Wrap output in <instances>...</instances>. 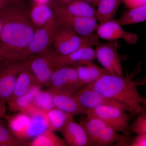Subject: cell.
I'll use <instances>...</instances> for the list:
<instances>
[{
    "mask_svg": "<svg viewBox=\"0 0 146 146\" xmlns=\"http://www.w3.org/2000/svg\"><path fill=\"white\" fill-rule=\"evenodd\" d=\"M3 29L0 42L7 48L11 61L24 60V56L31 41L35 28L29 16L25 3L7 5L0 8Z\"/></svg>",
    "mask_w": 146,
    "mask_h": 146,
    "instance_id": "6da1fadb",
    "label": "cell"
},
{
    "mask_svg": "<svg viewBox=\"0 0 146 146\" xmlns=\"http://www.w3.org/2000/svg\"><path fill=\"white\" fill-rule=\"evenodd\" d=\"M136 72L127 74L125 76L107 73L85 87L124 105L131 113L138 115L144 110L142 107L143 97L139 94L137 87L143 82L133 80Z\"/></svg>",
    "mask_w": 146,
    "mask_h": 146,
    "instance_id": "7a4b0ae2",
    "label": "cell"
},
{
    "mask_svg": "<svg viewBox=\"0 0 146 146\" xmlns=\"http://www.w3.org/2000/svg\"><path fill=\"white\" fill-rule=\"evenodd\" d=\"M80 121L85 129L92 146H104L113 144H129L128 136L120 134L99 118L89 115Z\"/></svg>",
    "mask_w": 146,
    "mask_h": 146,
    "instance_id": "3957f363",
    "label": "cell"
},
{
    "mask_svg": "<svg viewBox=\"0 0 146 146\" xmlns=\"http://www.w3.org/2000/svg\"><path fill=\"white\" fill-rule=\"evenodd\" d=\"M100 43L99 37L95 33L87 36H81L70 27L59 23L52 47L58 54L65 55L82 47L96 46Z\"/></svg>",
    "mask_w": 146,
    "mask_h": 146,
    "instance_id": "277c9868",
    "label": "cell"
},
{
    "mask_svg": "<svg viewBox=\"0 0 146 146\" xmlns=\"http://www.w3.org/2000/svg\"><path fill=\"white\" fill-rule=\"evenodd\" d=\"M126 112L120 108L104 105L87 110L85 115L99 118L116 131L128 136L130 118Z\"/></svg>",
    "mask_w": 146,
    "mask_h": 146,
    "instance_id": "5b68a950",
    "label": "cell"
},
{
    "mask_svg": "<svg viewBox=\"0 0 146 146\" xmlns=\"http://www.w3.org/2000/svg\"><path fill=\"white\" fill-rule=\"evenodd\" d=\"M57 54L52 46L44 53L31 56L26 59L36 83L41 86H49L51 76L56 68L55 59Z\"/></svg>",
    "mask_w": 146,
    "mask_h": 146,
    "instance_id": "8992f818",
    "label": "cell"
},
{
    "mask_svg": "<svg viewBox=\"0 0 146 146\" xmlns=\"http://www.w3.org/2000/svg\"><path fill=\"white\" fill-rule=\"evenodd\" d=\"M59 26L55 17L45 25L36 29L25 53L24 60L31 56L42 54L49 50L52 47Z\"/></svg>",
    "mask_w": 146,
    "mask_h": 146,
    "instance_id": "52a82bcc",
    "label": "cell"
},
{
    "mask_svg": "<svg viewBox=\"0 0 146 146\" xmlns=\"http://www.w3.org/2000/svg\"><path fill=\"white\" fill-rule=\"evenodd\" d=\"M50 6L59 23L70 27L80 36H87L96 31L99 25L96 18H82L72 15L61 8L54 0Z\"/></svg>",
    "mask_w": 146,
    "mask_h": 146,
    "instance_id": "ba28073f",
    "label": "cell"
},
{
    "mask_svg": "<svg viewBox=\"0 0 146 146\" xmlns=\"http://www.w3.org/2000/svg\"><path fill=\"white\" fill-rule=\"evenodd\" d=\"M48 86L52 92L76 94L81 87L75 67L66 66L56 68L51 76Z\"/></svg>",
    "mask_w": 146,
    "mask_h": 146,
    "instance_id": "9c48e42d",
    "label": "cell"
},
{
    "mask_svg": "<svg viewBox=\"0 0 146 146\" xmlns=\"http://www.w3.org/2000/svg\"><path fill=\"white\" fill-rule=\"evenodd\" d=\"M118 40L100 43L95 49L96 59L110 74L123 76L121 58L118 53Z\"/></svg>",
    "mask_w": 146,
    "mask_h": 146,
    "instance_id": "30bf717a",
    "label": "cell"
},
{
    "mask_svg": "<svg viewBox=\"0 0 146 146\" xmlns=\"http://www.w3.org/2000/svg\"><path fill=\"white\" fill-rule=\"evenodd\" d=\"M25 60H6L0 63V100L5 102L10 99L15 89L17 78Z\"/></svg>",
    "mask_w": 146,
    "mask_h": 146,
    "instance_id": "8fae6325",
    "label": "cell"
},
{
    "mask_svg": "<svg viewBox=\"0 0 146 146\" xmlns=\"http://www.w3.org/2000/svg\"><path fill=\"white\" fill-rule=\"evenodd\" d=\"M74 96L84 110L85 115L87 110L104 105L116 106L127 112H131L130 110L124 105L106 98L97 91L87 87H84L80 90L74 94Z\"/></svg>",
    "mask_w": 146,
    "mask_h": 146,
    "instance_id": "7c38bea8",
    "label": "cell"
},
{
    "mask_svg": "<svg viewBox=\"0 0 146 146\" xmlns=\"http://www.w3.org/2000/svg\"><path fill=\"white\" fill-rule=\"evenodd\" d=\"M96 31L99 38L107 41L123 39L127 44L133 45L138 40L137 34L126 31L115 18L99 23Z\"/></svg>",
    "mask_w": 146,
    "mask_h": 146,
    "instance_id": "4fadbf2b",
    "label": "cell"
},
{
    "mask_svg": "<svg viewBox=\"0 0 146 146\" xmlns=\"http://www.w3.org/2000/svg\"><path fill=\"white\" fill-rule=\"evenodd\" d=\"M95 50L92 47H84L69 54H57L55 59L56 68L61 66H75L93 63L96 60Z\"/></svg>",
    "mask_w": 146,
    "mask_h": 146,
    "instance_id": "5bb4252c",
    "label": "cell"
},
{
    "mask_svg": "<svg viewBox=\"0 0 146 146\" xmlns=\"http://www.w3.org/2000/svg\"><path fill=\"white\" fill-rule=\"evenodd\" d=\"M61 132L67 146H92L84 128L80 123L76 122L73 118L67 123Z\"/></svg>",
    "mask_w": 146,
    "mask_h": 146,
    "instance_id": "9a60e30c",
    "label": "cell"
},
{
    "mask_svg": "<svg viewBox=\"0 0 146 146\" xmlns=\"http://www.w3.org/2000/svg\"><path fill=\"white\" fill-rule=\"evenodd\" d=\"M7 127L14 136L22 141H27L28 132L31 123L30 115L25 112H19L15 115L7 116Z\"/></svg>",
    "mask_w": 146,
    "mask_h": 146,
    "instance_id": "2e32d148",
    "label": "cell"
},
{
    "mask_svg": "<svg viewBox=\"0 0 146 146\" xmlns=\"http://www.w3.org/2000/svg\"><path fill=\"white\" fill-rule=\"evenodd\" d=\"M74 67L77 72L81 89L94 83L102 76L108 73L104 68L98 66L94 62Z\"/></svg>",
    "mask_w": 146,
    "mask_h": 146,
    "instance_id": "e0dca14e",
    "label": "cell"
},
{
    "mask_svg": "<svg viewBox=\"0 0 146 146\" xmlns=\"http://www.w3.org/2000/svg\"><path fill=\"white\" fill-rule=\"evenodd\" d=\"M23 112L30 116L31 123L28 132V139H33L39 134L49 129L46 112L31 106Z\"/></svg>",
    "mask_w": 146,
    "mask_h": 146,
    "instance_id": "ac0fdd59",
    "label": "cell"
},
{
    "mask_svg": "<svg viewBox=\"0 0 146 146\" xmlns=\"http://www.w3.org/2000/svg\"><path fill=\"white\" fill-rule=\"evenodd\" d=\"M52 92L55 108L73 116L85 114L84 110L77 101L74 95L64 92Z\"/></svg>",
    "mask_w": 146,
    "mask_h": 146,
    "instance_id": "d6986e66",
    "label": "cell"
},
{
    "mask_svg": "<svg viewBox=\"0 0 146 146\" xmlns=\"http://www.w3.org/2000/svg\"><path fill=\"white\" fill-rule=\"evenodd\" d=\"M29 16L35 30L54 19V12L48 5L32 4L29 9Z\"/></svg>",
    "mask_w": 146,
    "mask_h": 146,
    "instance_id": "ffe728a7",
    "label": "cell"
},
{
    "mask_svg": "<svg viewBox=\"0 0 146 146\" xmlns=\"http://www.w3.org/2000/svg\"><path fill=\"white\" fill-rule=\"evenodd\" d=\"M55 1L65 11L74 16L97 19L96 9L84 0H72L66 3H62Z\"/></svg>",
    "mask_w": 146,
    "mask_h": 146,
    "instance_id": "44dd1931",
    "label": "cell"
},
{
    "mask_svg": "<svg viewBox=\"0 0 146 146\" xmlns=\"http://www.w3.org/2000/svg\"><path fill=\"white\" fill-rule=\"evenodd\" d=\"M36 83L35 78L29 68L26 60H25L23 66L16 80L13 95L8 101L23 96Z\"/></svg>",
    "mask_w": 146,
    "mask_h": 146,
    "instance_id": "7402d4cb",
    "label": "cell"
},
{
    "mask_svg": "<svg viewBox=\"0 0 146 146\" xmlns=\"http://www.w3.org/2000/svg\"><path fill=\"white\" fill-rule=\"evenodd\" d=\"M41 85L35 84L23 96L7 102L11 110L14 112H24L32 104L35 96L41 90Z\"/></svg>",
    "mask_w": 146,
    "mask_h": 146,
    "instance_id": "603a6c76",
    "label": "cell"
},
{
    "mask_svg": "<svg viewBox=\"0 0 146 146\" xmlns=\"http://www.w3.org/2000/svg\"><path fill=\"white\" fill-rule=\"evenodd\" d=\"M122 0H100L97 6L96 17L100 23L114 19Z\"/></svg>",
    "mask_w": 146,
    "mask_h": 146,
    "instance_id": "cb8c5ba5",
    "label": "cell"
},
{
    "mask_svg": "<svg viewBox=\"0 0 146 146\" xmlns=\"http://www.w3.org/2000/svg\"><path fill=\"white\" fill-rule=\"evenodd\" d=\"M49 129L52 131H61L67 123L73 117L72 115L54 108L46 112Z\"/></svg>",
    "mask_w": 146,
    "mask_h": 146,
    "instance_id": "d4e9b609",
    "label": "cell"
},
{
    "mask_svg": "<svg viewBox=\"0 0 146 146\" xmlns=\"http://www.w3.org/2000/svg\"><path fill=\"white\" fill-rule=\"evenodd\" d=\"M118 22L122 26L142 23L146 21V5L128 9L122 13Z\"/></svg>",
    "mask_w": 146,
    "mask_h": 146,
    "instance_id": "484cf974",
    "label": "cell"
},
{
    "mask_svg": "<svg viewBox=\"0 0 146 146\" xmlns=\"http://www.w3.org/2000/svg\"><path fill=\"white\" fill-rule=\"evenodd\" d=\"M27 145L29 146H66L64 139H61L48 129L28 142Z\"/></svg>",
    "mask_w": 146,
    "mask_h": 146,
    "instance_id": "4316f807",
    "label": "cell"
},
{
    "mask_svg": "<svg viewBox=\"0 0 146 146\" xmlns=\"http://www.w3.org/2000/svg\"><path fill=\"white\" fill-rule=\"evenodd\" d=\"M32 105L36 109L45 112L54 108L52 92L50 90H41L35 96Z\"/></svg>",
    "mask_w": 146,
    "mask_h": 146,
    "instance_id": "83f0119b",
    "label": "cell"
},
{
    "mask_svg": "<svg viewBox=\"0 0 146 146\" xmlns=\"http://www.w3.org/2000/svg\"><path fill=\"white\" fill-rule=\"evenodd\" d=\"M28 143L16 138L0 119V146L27 145Z\"/></svg>",
    "mask_w": 146,
    "mask_h": 146,
    "instance_id": "f1b7e54d",
    "label": "cell"
},
{
    "mask_svg": "<svg viewBox=\"0 0 146 146\" xmlns=\"http://www.w3.org/2000/svg\"><path fill=\"white\" fill-rule=\"evenodd\" d=\"M138 115L131 126V130L137 135H146V111Z\"/></svg>",
    "mask_w": 146,
    "mask_h": 146,
    "instance_id": "f546056e",
    "label": "cell"
},
{
    "mask_svg": "<svg viewBox=\"0 0 146 146\" xmlns=\"http://www.w3.org/2000/svg\"><path fill=\"white\" fill-rule=\"evenodd\" d=\"M122 1L123 4L128 9L146 5V0H122Z\"/></svg>",
    "mask_w": 146,
    "mask_h": 146,
    "instance_id": "4dcf8cb0",
    "label": "cell"
},
{
    "mask_svg": "<svg viewBox=\"0 0 146 146\" xmlns=\"http://www.w3.org/2000/svg\"><path fill=\"white\" fill-rule=\"evenodd\" d=\"M129 145L132 146H146V135H137L132 140H131Z\"/></svg>",
    "mask_w": 146,
    "mask_h": 146,
    "instance_id": "1f68e13d",
    "label": "cell"
},
{
    "mask_svg": "<svg viewBox=\"0 0 146 146\" xmlns=\"http://www.w3.org/2000/svg\"><path fill=\"white\" fill-rule=\"evenodd\" d=\"M6 60L11 61L9 52L5 46L0 42V63Z\"/></svg>",
    "mask_w": 146,
    "mask_h": 146,
    "instance_id": "d6a6232c",
    "label": "cell"
},
{
    "mask_svg": "<svg viewBox=\"0 0 146 146\" xmlns=\"http://www.w3.org/2000/svg\"><path fill=\"white\" fill-rule=\"evenodd\" d=\"M6 103L0 100V119L5 117L6 112Z\"/></svg>",
    "mask_w": 146,
    "mask_h": 146,
    "instance_id": "836d02e7",
    "label": "cell"
},
{
    "mask_svg": "<svg viewBox=\"0 0 146 146\" xmlns=\"http://www.w3.org/2000/svg\"><path fill=\"white\" fill-rule=\"evenodd\" d=\"M53 0H31L32 4H46L50 5Z\"/></svg>",
    "mask_w": 146,
    "mask_h": 146,
    "instance_id": "e575fe53",
    "label": "cell"
},
{
    "mask_svg": "<svg viewBox=\"0 0 146 146\" xmlns=\"http://www.w3.org/2000/svg\"><path fill=\"white\" fill-rule=\"evenodd\" d=\"M25 0H6L7 5H17L23 3Z\"/></svg>",
    "mask_w": 146,
    "mask_h": 146,
    "instance_id": "d590c367",
    "label": "cell"
},
{
    "mask_svg": "<svg viewBox=\"0 0 146 146\" xmlns=\"http://www.w3.org/2000/svg\"><path fill=\"white\" fill-rule=\"evenodd\" d=\"M91 5L94 7H97L100 0H84Z\"/></svg>",
    "mask_w": 146,
    "mask_h": 146,
    "instance_id": "8d00e7d4",
    "label": "cell"
},
{
    "mask_svg": "<svg viewBox=\"0 0 146 146\" xmlns=\"http://www.w3.org/2000/svg\"><path fill=\"white\" fill-rule=\"evenodd\" d=\"M7 5L6 0H0V8Z\"/></svg>",
    "mask_w": 146,
    "mask_h": 146,
    "instance_id": "74e56055",
    "label": "cell"
},
{
    "mask_svg": "<svg viewBox=\"0 0 146 146\" xmlns=\"http://www.w3.org/2000/svg\"><path fill=\"white\" fill-rule=\"evenodd\" d=\"M55 1L62 3H66L70 2L72 0H55Z\"/></svg>",
    "mask_w": 146,
    "mask_h": 146,
    "instance_id": "f35d334b",
    "label": "cell"
},
{
    "mask_svg": "<svg viewBox=\"0 0 146 146\" xmlns=\"http://www.w3.org/2000/svg\"><path fill=\"white\" fill-rule=\"evenodd\" d=\"M3 26V21L1 18L0 17V35L2 31Z\"/></svg>",
    "mask_w": 146,
    "mask_h": 146,
    "instance_id": "ab89813d",
    "label": "cell"
},
{
    "mask_svg": "<svg viewBox=\"0 0 146 146\" xmlns=\"http://www.w3.org/2000/svg\"><path fill=\"white\" fill-rule=\"evenodd\" d=\"M142 105L144 106L146 108V98H144L143 97Z\"/></svg>",
    "mask_w": 146,
    "mask_h": 146,
    "instance_id": "60d3db41",
    "label": "cell"
}]
</instances>
